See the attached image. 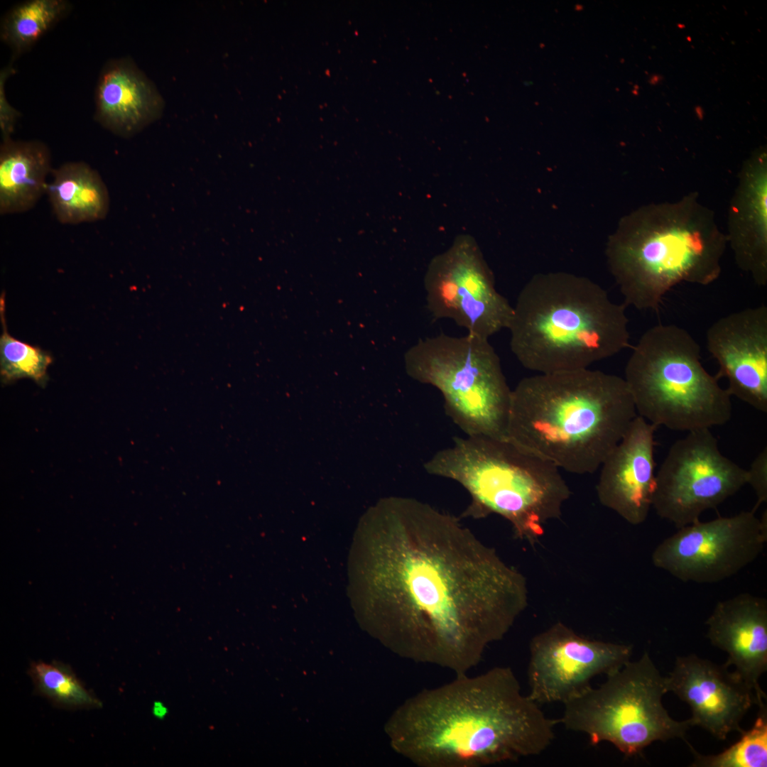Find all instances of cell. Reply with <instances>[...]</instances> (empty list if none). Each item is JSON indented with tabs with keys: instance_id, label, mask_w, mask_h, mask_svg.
Listing matches in <instances>:
<instances>
[{
	"instance_id": "cell-13",
	"label": "cell",
	"mask_w": 767,
	"mask_h": 767,
	"mask_svg": "<svg viewBox=\"0 0 767 767\" xmlns=\"http://www.w3.org/2000/svg\"><path fill=\"white\" fill-rule=\"evenodd\" d=\"M706 346L716 360L715 375L725 378L732 396L767 412V307L747 308L714 321L706 332Z\"/></svg>"
},
{
	"instance_id": "cell-22",
	"label": "cell",
	"mask_w": 767,
	"mask_h": 767,
	"mask_svg": "<svg viewBox=\"0 0 767 767\" xmlns=\"http://www.w3.org/2000/svg\"><path fill=\"white\" fill-rule=\"evenodd\" d=\"M71 10L66 0H28L11 8L4 16L1 40L17 57L28 50Z\"/></svg>"
},
{
	"instance_id": "cell-4",
	"label": "cell",
	"mask_w": 767,
	"mask_h": 767,
	"mask_svg": "<svg viewBox=\"0 0 767 767\" xmlns=\"http://www.w3.org/2000/svg\"><path fill=\"white\" fill-rule=\"evenodd\" d=\"M727 246L713 211L692 192L623 217L609 238L606 256L624 304L656 311L674 286L717 280Z\"/></svg>"
},
{
	"instance_id": "cell-6",
	"label": "cell",
	"mask_w": 767,
	"mask_h": 767,
	"mask_svg": "<svg viewBox=\"0 0 767 767\" xmlns=\"http://www.w3.org/2000/svg\"><path fill=\"white\" fill-rule=\"evenodd\" d=\"M425 468L462 485L476 512L501 516L518 537L532 544L544 534L549 521L560 518L571 495L557 466L507 439L455 438Z\"/></svg>"
},
{
	"instance_id": "cell-3",
	"label": "cell",
	"mask_w": 767,
	"mask_h": 767,
	"mask_svg": "<svg viewBox=\"0 0 767 767\" xmlns=\"http://www.w3.org/2000/svg\"><path fill=\"white\" fill-rule=\"evenodd\" d=\"M636 415L619 376L589 368L537 374L511 391L506 439L560 469L592 474Z\"/></svg>"
},
{
	"instance_id": "cell-24",
	"label": "cell",
	"mask_w": 767,
	"mask_h": 767,
	"mask_svg": "<svg viewBox=\"0 0 767 767\" xmlns=\"http://www.w3.org/2000/svg\"><path fill=\"white\" fill-rule=\"evenodd\" d=\"M28 673L38 693L58 706L73 709L102 705L66 665L59 662L32 663Z\"/></svg>"
},
{
	"instance_id": "cell-28",
	"label": "cell",
	"mask_w": 767,
	"mask_h": 767,
	"mask_svg": "<svg viewBox=\"0 0 767 767\" xmlns=\"http://www.w3.org/2000/svg\"><path fill=\"white\" fill-rule=\"evenodd\" d=\"M153 713L156 717L162 718L166 714L167 709L162 703L157 702L153 705Z\"/></svg>"
},
{
	"instance_id": "cell-14",
	"label": "cell",
	"mask_w": 767,
	"mask_h": 767,
	"mask_svg": "<svg viewBox=\"0 0 767 767\" xmlns=\"http://www.w3.org/2000/svg\"><path fill=\"white\" fill-rule=\"evenodd\" d=\"M666 682L668 691L690 707L693 726L720 740L732 731L741 734L743 717L758 705L754 692L734 671L693 654L677 658Z\"/></svg>"
},
{
	"instance_id": "cell-15",
	"label": "cell",
	"mask_w": 767,
	"mask_h": 767,
	"mask_svg": "<svg viewBox=\"0 0 767 767\" xmlns=\"http://www.w3.org/2000/svg\"><path fill=\"white\" fill-rule=\"evenodd\" d=\"M656 428L637 415L599 467V502L634 526L647 519L653 506Z\"/></svg>"
},
{
	"instance_id": "cell-26",
	"label": "cell",
	"mask_w": 767,
	"mask_h": 767,
	"mask_svg": "<svg viewBox=\"0 0 767 767\" xmlns=\"http://www.w3.org/2000/svg\"><path fill=\"white\" fill-rule=\"evenodd\" d=\"M15 72L12 63L0 71V129L2 141L11 138L17 121L21 116V113L9 103L5 93L6 82Z\"/></svg>"
},
{
	"instance_id": "cell-19",
	"label": "cell",
	"mask_w": 767,
	"mask_h": 767,
	"mask_svg": "<svg viewBox=\"0 0 767 767\" xmlns=\"http://www.w3.org/2000/svg\"><path fill=\"white\" fill-rule=\"evenodd\" d=\"M439 262L457 283L458 306L462 307L482 337L508 328L513 308L496 291L472 239L461 237Z\"/></svg>"
},
{
	"instance_id": "cell-25",
	"label": "cell",
	"mask_w": 767,
	"mask_h": 767,
	"mask_svg": "<svg viewBox=\"0 0 767 767\" xmlns=\"http://www.w3.org/2000/svg\"><path fill=\"white\" fill-rule=\"evenodd\" d=\"M695 756V767H766L767 711L759 707L752 727L741 733L740 739L718 754L702 755L690 746Z\"/></svg>"
},
{
	"instance_id": "cell-21",
	"label": "cell",
	"mask_w": 767,
	"mask_h": 767,
	"mask_svg": "<svg viewBox=\"0 0 767 767\" xmlns=\"http://www.w3.org/2000/svg\"><path fill=\"white\" fill-rule=\"evenodd\" d=\"M51 174L46 193L60 223L77 224L106 218L110 197L97 170L83 161L67 162Z\"/></svg>"
},
{
	"instance_id": "cell-10",
	"label": "cell",
	"mask_w": 767,
	"mask_h": 767,
	"mask_svg": "<svg viewBox=\"0 0 767 767\" xmlns=\"http://www.w3.org/2000/svg\"><path fill=\"white\" fill-rule=\"evenodd\" d=\"M651 555L653 565L683 582L716 583L756 560L767 542L766 510L742 511L734 516L678 528Z\"/></svg>"
},
{
	"instance_id": "cell-16",
	"label": "cell",
	"mask_w": 767,
	"mask_h": 767,
	"mask_svg": "<svg viewBox=\"0 0 767 767\" xmlns=\"http://www.w3.org/2000/svg\"><path fill=\"white\" fill-rule=\"evenodd\" d=\"M711 643L725 651L724 665L734 672L754 692L758 706L766 694L758 680L767 670V601L748 592L719 602L706 621Z\"/></svg>"
},
{
	"instance_id": "cell-1",
	"label": "cell",
	"mask_w": 767,
	"mask_h": 767,
	"mask_svg": "<svg viewBox=\"0 0 767 767\" xmlns=\"http://www.w3.org/2000/svg\"><path fill=\"white\" fill-rule=\"evenodd\" d=\"M373 632L416 663L468 673L528 606L526 578L455 516L412 498L381 501L354 549Z\"/></svg>"
},
{
	"instance_id": "cell-8",
	"label": "cell",
	"mask_w": 767,
	"mask_h": 767,
	"mask_svg": "<svg viewBox=\"0 0 767 767\" xmlns=\"http://www.w3.org/2000/svg\"><path fill=\"white\" fill-rule=\"evenodd\" d=\"M668 692L666 677L644 653L607 675L599 687L564 703L559 722L587 735L592 744L606 741L631 756L656 741L684 739L693 726L690 718L679 722L670 717L662 704Z\"/></svg>"
},
{
	"instance_id": "cell-7",
	"label": "cell",
	"mask_w": 767,
	"mask_h": 767,
	"mask_svg": "<svg viewBox=\"0 0 767 767\" xmlns=\"http://www.w3.org/2000/svg\"><path fill=\"white\" fill-rule=\"evenodd\" d=\"M624 379L637 415L656 428L689 433L731 417V396L703 366L695 339L676 325L658 324L641 335Z\"/></svg>"
},
{
	"instance_id": "cell-11",
	"label": "cell",
	"mask_w": 767,
	"mask_h": 767,
	"mask_svg": "<svg viewBox=\"0 0 767 767\" xmlns=\"http://www.w3.org/2000/svg\"><path fill=\"white\" fill-rule=\"evenodd\" d=\"M413 371L441 391L448 415L467 436L506 439L512 391L484 342L473 357L434 360Z\"/></svg>"
},
{
	"instance_id": "cell-27",
	"label": "cell",
	"mask_w": 767,
	"mask_h": 767,
	"mask_svg": "<svg viewBox=\"0 0 767 767\" xmlns=\"http://www.w3.org/2000/svg\"><path fill=\"white\" fill-rule=\"evenodd\" d=\"M746 484L753 489L756 502L754 511L767 501V448H763L746 469Z\"/></svg>"
},
{
	"instance_id": "cell-20",
	"label": "cell",
	"mask_w": 767,
	"mask_h": 767,
	"mask_svg": "<svg viewBox=\"0 0 767 767\" xmlns=\"http://www.w3.org/2000/svg\"><path fill=\"white\" fill-rule=\"evenodd\" d=\"M48 146L38 140L2 141L0 146V214L32 209L46 192L52 173Z\"/></svg>"
},
{
	"instance_id": "cell-12",
	"label": "cell",
	"mask_w": 767,
	"mask_h": 767,
	"mask_svg": "<svg viewBox=\"0 0 767 767\" xmlns=\"http://www.w3.org/2000/svg\"><path fill=\"white\" fill-rule=\"evenodd\" d=\"M632 646L588 638L562 622L537 633L529 644L528 697L539 705H562L630 660Z\"/></svg>"
},
{
	"instance_id": "cell-18",
	"label": "cell",
	"mask_w": 767,
	"mask_h": 767,
	"mask_svg": "<svg viewBox=\"0 0 767 767\" xmlns=\"http://www.w3.org/2000/svg\"><path fill=\"white\" fill-rule=\"evenodd\" d=\"M94 119L116 136L131 137L162 115L164 101L154 84L129 58L103 67L95 91Z\"/></svg>"
},
{
	"instance_id": "cell-2",
	"label": "cell",
	"mask_w": 767,
	"mask_h": 767,
	"mask_svg": "<svg viewBox=\"0 0 767 767\" xmlns=\"http://www.w3.org/2000/svg\"><path fill=\"white\" fill-rule=\"evenodd\" d=\"M557 723L523 693L511 668L495 666L418 692L390 731L418 767H484L542 754Z\"/></svg>"
},
{
	"instance_id": "cell-5",
	"label": "cell",
	"mask_w": 767,
	"mask_h": 767,
	"mask_svg": "<svg viewBox=\"0 0 767 767\" xmlns=\"http://www.w3.org/2000/svg\"><path fill=\"white\" fill-rule=\"evenodd\" d=\"M508 328L513 352L537 374L588 369L630 342L626 305L590 279L564 272L530 280Z\"/></svg>"
},
{
	"instance_id": "cell-17",
	"label": "cell",
	"mask_w": 767,
	"mask_h": 767,
	"mask_svg": "<svg viewBox=\"0 0 767 767\" xmlns=\"http://www.w3.org/2000/svg\"><path fill=\"white\" fill-rule=\"evenodd\" d=\"M727 245L743 272L758 286L767 285V161L764 152L743 165L731 199L725 232Z\"/></svg>"
},
{
	"instance_id": "cell-9",
	"label": "cell",
	"mask_w": 767,
	"mask_h": 767,
	"mask_svg": "<svg viewBox=\"0 0 767 767\" xmlns=\"http://www.w3.org/2000/svg\"><path fill=\"white\" fill-rule=\"evenodd\" d=\"M746 484V469L724 455L710 429L687 433L656 474L652 508L677 528L700 521Z\"/></svg>"
},
{
	"instance_id": "cell-23",
	"label": "cell",
	"mask_w": 767,
	"mask_h": 767,
	"mask_svg": "<svg viewBox=\"0 0 767 767\" xmlns=\"http://www.w3.org/2000/svg\"><path fill=\"white\" fill-rule=\"evenodd\" d=\"M4 295L0 298V372L1 381L9 383L21 378H30L38 385L47 381V369L53 359L40 348L18 340L8 332L5 320Z\"/></svg>"
}]
</instances>
